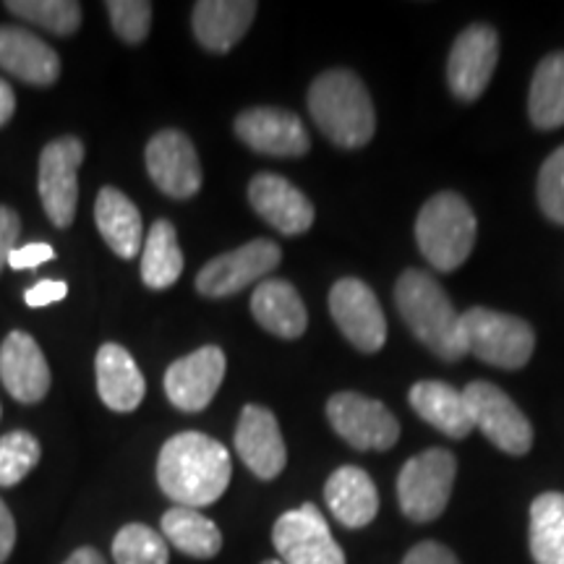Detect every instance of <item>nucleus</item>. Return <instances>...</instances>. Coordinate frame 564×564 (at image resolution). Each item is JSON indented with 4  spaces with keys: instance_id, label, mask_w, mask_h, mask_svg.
<instances>
[{
    "instance_id": "37",
    "label": "nucleus",
    "mask_w": 564,
    "mask_h": 564,
    "mask_svg": "<svg viewBox=\"0 0 564 564\" xmlns=\"http://www.w3.org/2000/svg\"><path fill=\"white\" fill-rule=\"evenodd\" d=\"M55 257V251H53V246H47V243H42V241H37V243H26V246H21V249H17L9 257V267L11 270H37V267H42L45 262H51V259Z\"/></svg>"
},
{
    "instance_id": "5",
    "label": "nucleus",
    "mask_w": 564,
    "mask_h": 564,
    "mask_svg": "<svg viewBox=\"0 0 564 564\" xmlns=\"http://www.w3.org/2000/svg\"><path fill=\"white\" fill-rule=\"evenodd\" d=\"M465 348L497 369H523L531 361L535 335L531 324L512 314L476 306L460 316Z\"/></svg>"
},
{
    "instance_id": "35",
    "label": "nucleus",
    "mask_w": 564,
    "mask_h": 564,
    "mask_svg": "<svg viewBox=\"0 0 564 564\" xmlns=\"http://www.w3.org/2000/svg\"><path fill=\"white\" fill-rule=\"evenodd\" d=\"M105 9L110 13L112 30L123 42L137 45V42L147 40L152 24V3H147V0H110Z\"/></svg>"
},
{
    "instance_id": "34",
    "label": "nucleus",
    "mask_w": 564,
    "mask_h": 564,
    "mask_svg": "<svg viewBox=\"0 0 564 564\" xmlns=\"http://www.w3.org/2000/svg\"><path fill=\"white\" fill-rule=\"evenodd\" d=\"M539 207L549 220L564 225V147L549 154L539 173Z\"/></svg>"
},
{
    "instance_id": "17",
    "label": "nucleus",
    "mask_w": 564,
    "mask_h": 564,
    "mask_svg": "<svg viewBox=\"0 0 564 564\" xmlns=\"http://www.w3.org/2000/svg\"><path fill=\"white\" fill-rule=\"evenodd\" d=\"M236 453L246 468L262 481H272L285 470L288 449L280 423L270 408L246 405L236 426Z\"/></svg>"
},
{
    "instance_id": "41",
    "label": "nucleus",
    "mask_w": 564,
    "mask_h": 564,
    "mask_svg": "<svg viewBox=\"0 0 564 564\" xmlns=\"http://www.w3.org/2000/svg\"><path fill=\"white\" fill-rule=\"evenodd\" d=\"M13 110H17V95H13L11 84L0 79V126L11 121Z\"/></svg>"
},
{
    "instance_id": "28",
    "label": "nucleus",
    "mask_w": 564,
    "mask_h": 564,
    "mask_svg": "<svg viewBox=\"0 0 564 564\" xmlns=\"http://www.w3.org/2000/svg\"><path fill=\"white\" fill-rule=\"evenodd\" d=\"M528 112L541 131L564 126V53H552L539 63L528 95Z\"/></svg>"
},
{
    "instance_id": "16",
    "label": "nucleus",
    "mask_w": 564,
    "mask_h": 564,
    "mask_svg": "<svg viewBox=\"0 0 564 564\" xmlns=\"http://www.w3.org/2000/svg\"><path fill=\"white\" fill-rule=\"evenodd\" d=\"M236 133L246 147L267 158H303L312 147L306 126L282 108H251L236 118Z\"/></svg>"
},
{
    "instance_id": "2",
    "label": "nucleus",
    "mask_w": 564,
    "mask_h": 564,
    "mask_svg": "<svg viewBox=\"0 0 564 564\" xmlns=\"http://www.w3.org/2000/svg\"><path fill=\"white\" fill-rule=\"evenodd\" d=\"M394 303L408 329L442 361H460L468 352L460 314L432 274L405 270L394 285Z\"/></svg>"
},
{
    "instance_id": "43",
    "label": "nucleus",
    "mask_w": 564,
    "mask_h": 564,
    "mask_svg": "<svg viewBox=\"0 0 564 564\" xmlns=\"http://www.w3.org/2000/svg\"><path fill=\"white\" fill-rule=\"evenodd\" d=\"M262 564H285L282 560H267V562H262Z\"/></svg>"
},
{
    "instance_id": "9",
    "label": "nucleus",
    "mask_w": 564,
    "mask_h": 564,
    "mask_svg": "<svg viewBox=\"0 0 564 564\" xmlns=\"http://www.w3.org/2000/svg\"><path fill=\"white\" fill-rule=\"evenodd\" d=\"M84 162V144L76 137L55 139L40 154L37 192L45 215L55 228H68L79 204V173Z\"/></svg>"
},
{
    "instance_id": "12",
    "label": "nucleus",
    "mask_w": 564,
    "mask_h": 564,
    "mask_svg": "<svg viewBox=\"0 0 564 564\" xmlns=\"http://www.w3.org/2000/svg\"><path fill=\"white\" fill-rule=\"evenodd\" d=\"M329 314L352 348L377 352L387 343V319L377 295L364 280L343 278L329 291Z\"/></svg>"
},
{
    "instance_id": "18",
    "label": "nucleus",
    "mask_w": 564,
    "mask_h": 564,
    "mask_svg": "<svg viewBox=\"0 0 564 564\" xmlns=\"http://www.w3.org/2000/svg\"><path fill=\"white\" fill-rule=\"evenodd\" d=\"M249 204L282 236H301L314 225V204L291 181L274 173H259L249 183Z\"/></svg>"
},
{
    "instance_id": "22",
    "label": "nucleus",
    "mask_w": 564,
    "mask_h": 564,
    "mask_svg": "<svg viewBox=\"0 0 564 564\" xmlns=\"http://www.w3.org/2000/svg\"><path fill=\"white\" fill-rule=\"evenodd\" d=\"M257 9L253 0H202L192 13L196 40L212 53H228L249 32Z\"/></svg>"
},
{
    "instance_id": "6",
    "label": "nucleus",
    "mask_w": 564,
    "mask_h": 564,
    "mask_svg": "<svg viewBox=\"0 0 564 564\" xmlns=\"http://www.w3.org/2000/svg\"><path fill=\"white\" fill-rule=\"evenodd\" d=\"M457 460L449 449H426L411 457L398 476V502L413 523H432L449 502Z\"/></svg>"
},
{
    "instance_id": "32",
    "label": "nucleus",
    "mask_w": 564,
    "mask_h": 564,
    "mask_svg": "<svg viewBox=\"0 0 564 564\" xmlns=\"http://www.w3.org/2000/svg\"><path fill=\"white\" fill-rule=\"evenodd\" d=\"M6 9L58 37H68L82 26V6L76 0H9Z\"/></svg>"
},
{
    "instance_id": "24",
    "label": "nucleus",
    "mask_w": 564,
    "mask_h": 564,
    "mask_svg": "<svg viewBox=\"0 0 564 564\" xmlns=\"http://www.w3.org/2000/svg\"><path fill=\"white\" fill-rule=\"evenodd\" d=\"M408 400H411V408L429 426L440 429L449 440H465V436L474 432L468 400H465L460 390H455L447 382H434V379L415 382Z\"/></svg>"
},
{
    "instance_id": "26",
    "label": "nucleus",
    "mask_w": 564,
    "mask_h": 564,
    "mask_svg": "<svg viewBox=\"0 0 564 564\" xmlns=\"http://www.w3.org/2000/svg\"><path fill=\"white\" fill-rule=\"evenodd\" d=\"M95 223L100 236L121 259H133L144 243V225L129 196L118 188L105 186L95 202Z\"/></svg>"
},
{
    "instance_id": "4",
    "label": "nucleus",
    "mask_w": 564,
    "mask_h": 564,
    "mask_svg": "<svg viewBox=\"0 0 564 564\" xmlns=\"http://www.w3.org/2000/svg\"><path fill=\"white\" fill-rule=\"evenodd\" d=\"M415 241L426 262L440 272L465 264L476 246V215L460 194L442 192L423 204L415 220Z\"/></svg>"
},
{
    "instance_id": "14",
    "label": "nucleus",
    "mask_w": 564,
    "mask_h": 564,
    "mask_svg": "<svg viewBox=\"0 0 564 564\" xmlns=\"http://www.w3.org/2000/svg\"><path fill=\"white\" fill-rule=\"evenodd\" d=\"M499 61V37L491 26L474 24L460 32L447 61V82L457 100H478Z\"/></svg>"
},
{
    "instance_id": "31",
    "label": "nucleus",
    "mask_w": 564,
    "mask_h": 564,
    "mask_svg": "<svg viewBox=\"0 0 564 564\" xmlns=\"http://www.w3.org/2000/svg\"><path fill=\"white\" fill-rule=\"evenodd\" d=\"M116 564H171V549L165 535L144 523H129L112 539Z\"/></svg>"
},
{
    "instance_id": "8",
    "label": "nucleus",
    "mask_w": 564,
    "mask_h": 564,
    "mask_svg": "<svg viewBox=\"0 0 564 564\" xmlns=\"http://www.w3.org/2000/svg\"><path fill=\"white\" fill-rule=\"evenodd\" d=\"M327 419L337 436L358 453H384L398 444L400 423L390 408L358 392H337L327 403Z\"/></svg>"
},
{
    "instance_id": "1",
    "label": "nucleus",
    "mask_w": 564,
    "mask_h": 564,
    "mask_svg": "<svg viewBox=\"0 0 564 564\" xmlns=\"http://www.w3.org/2000/svg\"><path fill=\"white\" fill-rule=\"evenodd\" d=\"M232 476L225 444L199 432L175 434L162 444L158 457V484L175 507L202 510L215 505Z\"/></svg>"
},
{
    "instance_id": "20",
    "label": "nucleus",
    "mask_w": 564,
    "mask_h": 564,
    "mask_svg": "<svg viewBox=\"0 0 564 564\" xmlns=\"http://www.w3.org/2000/svg\"><path fill=\"white\" fill-rule=\"evenodd\" d=\"M0 68L34 87H51L61 76V58L37 34L0 26Z\"/></svg>"
},
{
    "instance_id": "15",
    "label": "nucleus",
    "mask_w": 564,
    "mask_h": 564,
    "mask_svg": "<svg viewBox=\"0 0 564 564\" xmlns=\"http://www.w3.org/2000/svg\"><path fill=\"white\" fill-rule=\"evenodd\" d=\"M225 379V352L217 345L204 348L178 358L165 371V394L167 400L183 413H199L215 400Z\"/></svg>"
},
{
    "instance_id": "29",
    "label": "nucleus",
    "mask_w": 564,
    "mask_h": 564,
    "mask_svg": "<svg viewBox=\"0 0 564 564\" xmlns=\"http://www.w3.org/2000/svg\"><path fill=\"white\" fill-rule=\"evenodd\" d=\"M183 272V251L178 232L167 220H158L147 232L144 253H141V280L152 291H165L178 282Z\"/></svg>"
},
{
    "instance_id": "36",
    "label": "nucleus",
    "mask_w": 564,
    "mask_h": 564,
    "mask_svg": "<svg viewBox=\"0 0 564 564\" xmlns=\"http://www.w3.org/2000/svg\"><path fill=\"white\" fill-rule=\"evenodd\" d=\"M21 232L19 215L6 204H0V272L9 264V257L17 251V241Z\"/></svg>"
},
{
    "instance_id": "39",
    "label": "nucleus",
    "mask_w": 564,
    "mask_h": 564,
    "mask_svg": "<svg viewBox=\"0 0 564 564\" xmlns=\"http://www.w3.org/2000/svg\"><path fill=\"white\" fill-rule=\"evenodd\" d=\"M403 564H460L455 560V554L447 546L436 544V541H421L419 546H413L405 554Z\"/></svg>"
},
{
    "instance_id": "19",
    "label": "nucleus",
    "mask_w": 564,
    "mask_h": 564,
    "mask_svg": "<svg viewBox=\"0 0 564 564\" xmlns=\"http://www.w3.org/2000/svg\"><path fill=\"white\" fill-rule=\"evenodd\" d=\"M0 382L24 405L40 403L51 390V366L32 335L17 329L0 345Z\"/></svg>"
},
{
    "instance_id": "21",
    "label": "nucleus",
    "mask_w": 564,
    "mask_h": 564,
    "mask_svg": "<svg viewBox=\"0 0 564 564\" xmlns=\"http://www.w3.org/2000/svg\"><path fill=\"white\" fill-rule=\"evenodd\" d=\"M97 371V394L110 411L131 413L137 411L147 394L144 373L139 371L137 361L123 345L105 343L95 358Z\"/></svg>"
},
{
    "instance_id": "25",
    "label": "nucleus",
    "mask_w": 564,
    "mask_h": 564,
    "mask_svg": "<svg viewBox=\"0 0 564 564\" xmlns=\"http://www.w3.org/2000/svg\"><path fill=\"white\" fill-rule=\"evenodd\" d=\"M251 314L267 333L278 335L282 340H295L308 327L306 306L288 280L259 282L251 295Z\"/></svg>"
},
{
    "instance_id": "13",
    "label": "nucleus",
    "mask_w": 564,
    "mask_h": 564,
    "mask_svg": "<svg viewBox=\"0 0 564 564\" xmlns=\"http://www.w3.org/2000/svg\"><path fill=\"white\" fill-rule=\"evenodd\" d=\"M147 171L154 186L173 199H192L202 188V165L192 139L167 129L154 133L144 152Z\"/></svg>"
},
{
    "instance_id": "10",
    "label": "nucleus",
    "mask_w": 564,
    "mask_h": 564,
    "mask_svg": "<svg viewBox=\"0 0 564 564\" xmlns=\"http://www.w3.org/2000/svg\"><path fill=\"white\" fill-rule=\"evenodd\" d=\"M272 544L285 564H345L327 518L312 502L280 514L272 528Z\"/></svg>"
},
{
    "instance_id": "23",
    "label": "nucleus",
    "mask_w": 564,
    "mask_h": 564,
    "mask_svg": "<svg viewBox=\"0 0 564 564\" xmlns=\"http://www.w3.org/2000/svg\"><path fill=\"white\" fill-rule=\"evenodd\" d=\"M324 502L340 525L366 528L379 512V491L364 468L343 465L324 484Z\"/></svg>"
},
{
    "instance_id": "7",
    "label": "nucleus",
    "mask_w": 564,
    "mask_h": 564,
    "mask_svg": "<svg viewBox=\"0 0 564 564\" xmlns=\"http://www.w3.org/2000/svg\"><path fill=\"white\" fill-rule=\"evenodd\" d=\"M474 429L507 455H528L533 447V426L507 392L491 382H470L463 390Z\"/></svg>"
},
{
    "instance_id": "40",
    "label": "nucleus",
    "mask_w": 564,
    "mask_h": 564,
    "mask_svg": "<svg viewBox=\"0 0 564 564\" xmlns=\"http://www.w3.org/2000/svg\"><path fill=\"white\" fill-rule=\"evenodd\" d=\"M13 544H17V523H13V514L9 507L0 499V564L9 560Z\"/></svg>"
},
{
    "instance_id": "33",
    "label": "nucleus",
    "mask_w": 564,
    "mask_h": 564,
    "mask_svg": "<svg viewBox=\"0 0 564 564\" xmlns=\"http://www.w3.org/2000/svg\"><path fill=\"white\" fill-rule=\"evenodd\" d=\"M42 447L30 432H11L0 436V486L11 489L32 474L40 463Z\"/></svg>"
},
{
    "instance_id": "11",
    "label": "nucleus",
    "mask_w": 564,
    "mask_h": 564,
    "mask_svg": "<svg viewBox=\"0 0 564 564\" xmlns=\"http://www.w3.org/2000/svg\"><path fill=\"white\" fill-rule=\"evenodd\" d=\"M280 259L282 251L278 243L257 238L204 264L196 274V291L207 299H228V295L241 293L251 282L264 280L280 264Z\"/></svg>"
},
{
    "instance_id": "27",
    "label": "nucleus",
    "mask_w": 564,
    "mask_h": 564,
    "mask_svg": "<svg viewBox=\"0 0 564 564\" xmlns=\"http://www.w3.org/2000/svg\"><path fill=\"white\" fill-rule=\"evenodd\" d=\"M162 535L165 541L194 560H212L220 554L223 549V533L207 514L199 510H188V507H173L162 514L160 520Z\"/></svg>"
},
{
    "instance_id": "3",
    "label": "nucleus",
    "mask_w": 564,
    "mask_h": 564,
    "mask_svg": "<svg viewBox=\"0 0 564 564\" xmlns=\"http://www.w3.org/2000/svg\"><path fill=\"white\" fill-rule=\"evenodd\" d=\"M308 112L333 144L358 150L369 144L377 131V116L369 89L352 70H324L308 87Z\"/></svg>"
},
{
    "instance_id": "42",
    "label": "nucleus",
    "mask_w": 564,
    "mask_h": 564,
    "mask_svg": "<svg viewBox=\"0 0 564 564\" xmlns=\"http://www.w3.org/2000/svg\"><path fill=\"white\" fill-rule=\"evenodd\" d=\"M63 564H108V562H105V556L97 552L95 546H82L76 549V552L70 554Z\"/></svg>"
},
{
    "instance_id": "30",
    "label": "nucleus",
    "mask_w": 564,
    "mask_h": 564,
    "mask_svg": "<svg viewBox=\"0 0 564 564\" xmlns=\"http://www.w3.org/2000/svg\"><path fill=\"white\" fill-rule=\"evenodd\" d=\"M528 544L535 564H564V494L546 491L533 499Z\"/></svg>"
},
{
    "instance_id": "38",
    "label": "nucleus",
    "mask_w": 564,
    "mask_h": 564,
    "mask_svg": "<svg viewBox=\"0 0 564 564\" xmlns=\"http://www.w3.org/2000/svg\"><path fill=\"white\" fill-rule=\"evenodd\" d=\"M66 293H68V285L63 280H40L24 293V301L26 306L40 308V306H51V303L63 301L66 299Z\"/></svg>"
}]
</instances>
